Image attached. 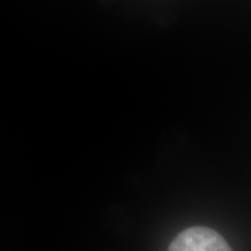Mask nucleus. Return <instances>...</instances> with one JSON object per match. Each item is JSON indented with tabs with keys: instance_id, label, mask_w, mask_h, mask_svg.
Returning <instances> with one entry per match:
<instances>
[{
	"instance_id": "nucleus-1",
	"label": "nucleus",
	"mask_w": 251,
	"mask_h": 251,
	"mask_svg": "<svg viewBox=\"0 0 251 251\" xmlns=\"http://www.w3.org/2000/svg\"><path fill=\"white\" fill-rule=\"evenodd\" d=\"M168 251H233L218 231L207 227L185 229L174 238Z\"/></svg>"
}]
</instances>
